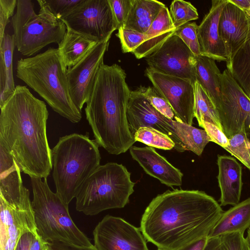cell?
Listing matches in <instances>:
<instances>
[{
    "label": "cell",
    "mask_w": 250,
    "mask_h": 250,
    "mask_svg": "<svg viewBox=\"0 0 250 250\" xmlns=\"http://www.w3.org/2000/svg\"><path fill=\"white\" fill-rule=\"evenodd\" d=\"M223 210L212 196L198 190H168L146 208L140 229L159 250H179L208 237Z\"/></svg>",
    "instance_id": "cell-1"
},
{
    "label": "cell",
    "mask_w": 250,
    "mask_h": 250,
    "mask_svg": "<svg viewBox=\"0 0 250 250\" xmlns=\"http://www.w3.org/2000/svg\"><path fill=\"white\" fill-rule=\"evenodd\" d=\"M0 145L30 178H46L52 169L46 134L45 103L25 86L17 85L0 107Z\"/></svg>",
    "instance_id": "cell-2"
},
{
    "label": "cell",
    "mask_w": 250,
    "mask_h": 250,
    "mask_svg": "<svg viewBox=\"0 0 250 250\" xmlns=\"http://www.w3.org/2000/svg\"><path fill=\"white\" fill-rule=\"evenodd\" d=\"M126 76L118 64L103 63L84 109L95 140L110 154L125 153L136 142L127 120L131 91Z\"/></svg>",
    "instance_id": "cell-3"
},
{
    "label": "cell",
    "mask_w": 250,
    "mask_h": 250,
    "mask_svg": "<svg viewBox=\"0 0 250 250\" xmlns=\"http://www.w3.org/2000/svg\"><path fill=\"white\" fill-rule=\"evenodd\" d=\"M67 69L58 48L49 47L42 53L18 60L16 76L36 92L55 112L77 123L82 116L70 96Z\"/></svg>",
    "instance_id": "cell-4"
},
{
    "label": "cell",
    "mask_w": 250,
    "mask_h": 250,
    "mask_svg": "<svg viewBox=\"0 0 250 250\" xmlns=\"http://www.w3.org/2000/svg\"><path fill=\"white\" fill-rule=\"evenodd\" d=\"M99 146L88 133H74L60 137L51 149L56 193L66 204L76 197L84 182L100 165Z\"/></svg>",
    "instance_id": "cell-5"
},
{
    "label": "cell",
    "mask_w": 250,
    "mask_h": 250,
    "mask_svg": "<svg viewBox=\"0 0 250 250\" xmlns=\"http://www.w3.org/2000/svg\"><path fill=\"white\" fill-rule=\"evenodd\" d=\"M31 201L39 235L49 244L60 243L77 247L93 245L72 220L66 204L50 188L47 179L30 178Z\"/></svg>",
    "instance_id": "cell-6"
},
{
    "label": "cell",
    "mask_w": 250,
    "mask_h": 250,
    "mask_svg": "<svg viewBox=\"0 0 250 250\" xmlns=\"http://www.w3.org/2000/svg\"><path fill=\"white\" fill-rule=\"evenodd\" d=\"M122 164L100 165L85 180L76 197V209L95 215L112 208H124L134 192L135 183Z\"/></svg>",
    "instance_id": "cell-7"
},
{
    "label": "cell",
    "mask_w": 250,
    "mask_h": 250,
    "mask_svg": "<svg viewBox=\"0 0 250 250\" xmlns=\"http://www.w3.org/2000/svg\"><path fill=\"white\" fill-rule=\"evenodd\" d=\"M16 47L22 55L29 57L47 45L58 44L67 30L63 21L43 8L39 14L30 0H17L16 11L11 19Z\"/></svg>",
    "instance_id": "cell-8"
},
{
    "label": "cell",
    "mask_w": 250,
    "mask_h": 250,
    "mask_svg": "<svg viewBox=\"0 0 250 250\" xmlns=\"http://www.w3.org/2000/svg\"><path fill=\"white\" fill-rule=\"evenodd\" d=\"M220 79V97L215 108L222 131L228 139L243 129L250 134V98L227 68Z\"/></svg>",
    "instance_id": "cell-9"
},
{
    "label": "cell",
    "mask_w": 250,
    "mask_h": 250,
    "mask_svg": "<svg viewBox=\"0 0 250 250\" xmlns=\"http://www.w3.org/2000/svg\"><path fill=\"white\" fill-rule=\"evenodd\" d=\"M62 20L66 28L99 42L117 30L109 0H82Z\"/></svg>",
    "instance_id": "cell-10"
},
{
    "label": "cell",
    "mask_w": 250,
    "mask_h": 250,
    "mask_svg": "<svg viewBox=\"0 0 250 250\" xmlns=\"http://www.w3.org/2000/svg\"><path fill=\"white\" fill-rule=\"evenodd\" d=\"M181 39L175 34L154 52L145 57L150 69L158 72L196 82V58Z\"/></svg>",
    "instance_id": "cell-11"
},
{
    "label": "cell",
    "mask_w": 250,
    "mask_h": 250,
    "mask_svg": "<svg viewBox=\"0 0 250 250\" xmlns=\"http://www.w3.org/2000/svg\"><path fill=\"white\" fill-rule=\"evenodd\" d=\"M145 74L170 104L178 120L192 125L194 118V84L188 80L164 74L149 67Z\"/></svg>",
    "instance_id": "cell-12"
},
{
    "label": "cell",
    "mask_w": 250,
    "mask_h": 250,
    "mask_svg": "<svg viewBox=\"0 0 250 250\" xmlns=\"http://www.w3.org/2000/svg\"><path fill=\"white\" fill-rule=\"evenodd\" d=\"M93 235L97 250H149L140 229L120 217L104 216Z\"/></svg>",
    "instance_id": "cell-13"
},
{
    "label": "cell",
    "mask_w": 250,
    "mask_h": 250,
    "mask_svg": "<svg viewBox=\"0 0 250 250\" xmlns=\"http://www.w3.org/2000/svg\"><path fill=\"white\" fill-rule=\"evenodd\" d=\"M110 38L99 42L81 61L67 69L70 96L80 111L90 96L99 69L104 63Z\"/></svg>",
    "instance_id": "cell-14"
},
{
    "label": "cell",
    "mask_w": 250,
    "mask_h": 250,
    "mask_svg": "<svg viewBox=\"0 0 250 250\" xmlns=\"http://www.w3.org/2000/svg\"><path fill=\"white\" fill-rule=\"evenodd\" d=\"M126 114L128 125L133 137L140 127H150L169 136L174 142V149L177 151L182 152L187 150L177 135L174 120L157 111L138 88L131 91Z\"/></svg>",
    "instance_id": "cell-15"
},
{
    "label": "cell",
    "mask_w": 250,
    "mask_h": 250,
    "mask_svg": "<svg viewBox=\"0 0 250 250\" xmlns=\"http://www.w3.org/2000/svg\"><path fill=\"white\" fill-rule=\"evenodd\" d=\"M250 18L246 13L228 0L220 18L219 29L225 46L230 71L235 54L245 43L249 32Z\"/></svg>",
    "instance_id": "cell-16"
},
{
    "label": "cell",
    "mask_w": 250,
    "mask_h": 250,
    "mask_svg": "<svg viewBox=\"0 0 250 250\" xmlns=\"http://www.w3.org/2000/svg\"><path fill=\"white\" fill-rule=\"evenodd\" d=\"M21 170L0 145V199L19 209H32L29 191L23 185Z\"/></svg>",
    "instance_id": "cell-17"
},
{
    "label": "cell",
    "mask_w": 250,
    "mask_h": 250,
    "mask_svg": "<svg viewBox=\"0 0 250 250\" xmlns=\"http://www.w3.org/2000/svg\"><path fill=\"white\" fill-rule=\"evenodd\" d=\"M0 250H16L21 237L37 232L33 209L14 208L0 199Z\"/></svg>",
    "instance_id": "cell-18"
},
{
    "label": "cell",
    "mask_w": 250,
    "mask_h": 250,
    "mask_svg": "<svg viewBox=\"0 0 250 250\" xmlns=\"http://www.w3.org/2000/svg\"><path fill=\"white\" fill-rule=\"evenodd\" d=\"M228 0H213L208 12L197 31L201 55L218 62H227L225 46L220 35L219 24L222 11Z\"/></svg>",
    "instance_id": "cell-19"
},
{
    "label": "cell",
    "mask_w": 250,
    "mask_h": 250,
    "mask_svg": "<svg viewBox=\"0 0 250 250\" xmlns=\"http://www.w3.org/2000/svg\"><path fill=\"white\" fill-rule=\"evenodd\" d=\"M129 152L132 158L147 174L161 183L170 187L182 184L183 174L180 170L157 153L154 147L131 146Z\"/></svg>",
    "instance_id": "cell-20"
},
{
    "label": "cell",
    "mask_w": 250,
    "mask_h": 250,
    "mask_svg": "<svg viewBox=\"0 0 250 250\" xmlns=\"http://www.w3.org/2000/svg\"><path fill=\"white\" fill-rule=\"evenodd\" d=\"M217 165L220 206H235L239 203L242 189V167L235 158L226 155H218Z\"/></svg>",
    "instance_id": "cell-21"
},
{
    "label": "cell",
    "mask_w": 250,
    "mask_h": 250,
    "mask_svg": "<svg viewBox=\"0 0 250 250\" xmlns=\"http://www.w3.org/2000/svg\"><path fill=\"white\" fill-rule=\"evenodd\" d=\"M176 29L170 12L166 6H164L145 33V40L132 53L138 59L145 58L154 52L174 35Z\"/></svg>",
    "instance_id": "cell-22"
},
{
    "label": "cell",
    "mask_w": 250,
    "mask_h": 250,
    "mask_svg": "<svg viewBox=\"0 0 250 250\" xmlns=\"http://www.w3.org/2000/svg\"><path fill=\"white\" fill-rule=\"evenodd\" d=\"M66 28V33L57 48L62 63L67 69L81 61L99 42Z\"/></svg>",
    "instance_id": "cell-23"
},
{
    "label": "cell",
    "mask_w": 250,
    "mask_h": 250,
    "mask_svg": "<svg viewBox=\"0 0 250 250\" xmlns=\"http://www.w3.org/2000/svg\"><path fill=\"white\" fill-rule=\"evenodd\" d=\"M250 227V197L223 212L211 230L208 238L240 232Z\"/></svg>",
    "instance_id": "cell-24"
},
{
    "label": "cell",
    "mask_w": 250,
    "mask_h": 250,
    "mask_svg": "<svg viewBox=\"0 0 250 250\" xmlns=\"http://www.w3.org/2000/svg\"><path fill=\"white\" fill-rule=\"evenodd\" d=\"M165 6L163 2L156 0H132L123 28L145 34Z\"/></svg>",
    "instance_id": "cell-25"
},
{
    "label": "cell",
    "mask_w": 250,
    "mask_h": 250,
    "mask_svg": "<svg viewBox=\"0 0 250 250\" xmlns=\"http://www.w3.org/2000/svg\"><path fill=\"white\" fill-rule=\"evenodd\" d=\"M15 47L14 35L5 33L0 42V107L15 89L13 73V56Z\"/></svg>",
    "instance_id": "cell-26"
},
{
    "label": "cell",
    "mask_w": 250,
    "mask_h": 250,
    "mask_svg": "<svg viewBox=\"0 0 250 250\" xmlns=\"http://www.w3.org/2000/svg\"><path fill=\"white\" fill-rule=\"evenodd\" d=\"M196 81L206 91L215 107L220 97L221 72L215 60L202 55L196 56Z\"/></svg>",
    "instance_id": "cell-27"
},
{
    "label": "cell",
    "mask_w": 250,
    "mask_h": 250,
    "mask_svg": "<svg viewBox=\"0 0 250 250\" xmlns=\"http://www.w3.org/2000/svg\"><path fill=\"white\" fill-rule=\"evenodd\" d=\"M247 39L235 54L230 70L233 78L250 98V18Z\"/></svg>",
    "instance_id": "cell-28"
},
{
    "label": "cell",
    "mask_w": 250,
    "mask_h": 250,
    "mask_svg": "<svg viewBox=\"0 0 250 250\" xmlns=\"http://www.w3.org/2000/svg\"><path fill=\"white\" fill-rule=\"evenodd\" d=\"M173 124L178 138L187 150L200 156L206 145L211 142L206 131L177 120H174Z\"/></svg>",
    "instance_id": "cell-29"
},
{
    "label": "cell",
    "mask_w": 250,
    "mask_h": 250,
    "mask_svg": "<svg viewBox=\"0 0 250 250\" xmlns=\"http://www.w3.org/2000/svg\"><path fill=\"white\" fill-rule=\"evenodd\" d=\"M194 115L201 127L203 121L213 124L222 131L216 110L209 97L197 81L194 84Z\"/></svg>",
    "instance_id": "cell-30"
},
{
    "label": "cell",
    "mask_w": 250,
    "mask_h": 250,
    "mask_svg": "<svg viewBox=\"0 0 250 250\" xmlns=\"http://www.w3.org/2000/svg\"><path fill=\"white\" fill-rule=\"evenodd\" d=\"M135 140L148 146L164 150H170L175 147L172 140L166 134L150 127H141L133 135Z\"/></svg>",
    "instance_id": "cell-31"
},
{
    "label": "cell",
    "mask_w": 250,
    "mask_h": 250,
    "mask_svg": "<svg viewBox=\"0 0 250 250\" xmlns=\"http://www.w3.org/2000/svg\"><path fill=\"white\" fill-rule=\"evenodd\" d=\"M229 140V145L224 149L250 170V140L246 130L243 129Z\"/></svg>",
    "instance_id": "cell-32"
},
{
    "label": "cell",
    "mask_w": 250,
    "mask_h": 250,
    "mask_svg": "<svg viewBox=\"0 0 250 250\" xmlns=\"http://www.w3.org/2000/svg\"><path fill=\"white\" fill-rule=\"evenodd\" d=\"M170 14L176 29L199 17L196 8L190 2L183 0H174L171 2Z\"/></svg>",
    "instance_id": "cell-33"
},
{
    "label": "cell",
    "mask_w": 250,
    "mask_h": 250,
    "mask_svg": "<svg viewBox=\"0 0 250 250\" xmlns=\"http://www.w3.org/2000/svg\"><path fill=\"white\" fill-rule=\"evenodd\" d=\"M138 88L157 111L168 119L178 121L167 101L153 86H140Z\"/></svg>",
    "instance_id": "cell-34"
},
{
    "label": "cell",
    "mask_w": 250,
    "mask_h": 250,
    "mask_svg": "<svg viewBox=\"0 0 250 250\" xmlns=\"http://www.w3.org/2000/svg\"><path fill=\"white\" fill-rule=\"evenodd\" d=\"M82 0H38L40 8L47 11L56 18L65 17Z\"/></svg>",
    "instance_id": "cell-35"
},
{
    "label": "cell",
    "mask_w": 250,
    "mask_h": 250,
    "mask_svg": "<svg viewBox=\"0 0 250 250\" xmlns=\"http://www.w3.org/2000/svg\"><path fill=\"white\" fill-rule=\"evenodd\" d=\"M198 26L196 22H189L177 28L174 33L182 39L195 56L201 55L197 33Z\"/></svg>",
    "instance_id": "cell-36"
},
{
    "label": "cell",
    "mask_w": 250,
    "mask_h": 250,
    "mask_svg": "<svg viewBox=\"0 0 250 250\" xmlns=\"http://www.w3.org/2000/svg\"><path fill=\"white\" fill-rule=\"evenodd\" d=\"M116 34L120 41L123 53L132 52L145 40L146 35L123 27L118 29Z\"/></svg>",
    "instance_id": "cell-37"
},
{
    "label": "cell",
    "mask_w": 250,
    "mask_h": 250,
    "mask_svg": "<svg viewBox=\"0 0 250 250\" xmlns=\"http://www.w3.org/2000/svg\"><path fill=\"white\" fill-rule=\"evenodd\" d=\"M220 237V250H250L244 233L240 232H232Z\"/></svg>",
    "instance_id": "cell-38"
},
{
    "label": "cell",
    "mask_w": 250,
    "mask_h": 250,
    "mask_svg": "<svg viewBox=\"0 0 250 250\" xmlns=\"http://www.w3.org/2000/svg\"><path fill=\"white\" fill-rule=\"evenodd\" d=\"M117 24V30L123 27L131 7L132 0H109Z\"/></svg>",
    "instance_id": "cell-39"
},
{
    "label": "cell",
    "mask_w": 250,
    "mask_h": 250,
    "mask_svg": "<svg viewBox=\"0 0 250 250\" xmlns=\"http://www.w3.org/2000/svg\"><path fill=\"white\" fill-rule=\"evenodd\" d=\"M17 2V0H0V42L2 41L10 18L14 15Z\"/></svg>",
    "instance_id": "cell-40"
},
{
    "label": "cell",
    "mask_w": 250,
    "mask_h": 250,
    "mask_svg": "<svg viewBox=\"0 0 250 250\" xmlns=\"http://www.w3.org/2000/svg\"><path fill=\"white\" fill-rule=\"evenodd\" d=\"M201 127H203L206 131L210 139L211 142L218 144L224 148L228 146L229 143V139L216 125L203 121Z\"/></svg>",
    "instance_id": "cell-41"
},
{
    "label": "cell",
    "mask_w": 250,
    "mask_h": 250,
    "mask_svg": "<svg viewBox=\"0 0 250 250\" xmlns=\"http://www.w3.org/2000/svg\"><path fill=\"white\" fill-rule=\"evenodd\" d=\"M49 243L45 242L37 232H30L29 250H46Z\"/></svg>",
    "instance_id": "cell-42"
},
{
    "label": "cell",
    "mask_w": 250,
    "mask_h": 250,
    "mask_svg": "<svg viewBox=\"0 0 250 250\" xmlns=\"http://www.w3.org/2000/svg\"><path fill=\"white\" fill-rule=\"evenodd\" d=\"M58 250H97L94 245L89 247H77L67 245L60 243L51 244Z\"/></svg>",
    "instance_id": "cell-43"
},
{
    "label": "cell",
    "mask_w": 250,
    "mask_h": 250,
    "mask_svg": "<svg viewBox=\"0 0 250 250\" xmlns=\"http://www.w3.org/2000/svg\"><path fill=\"white\" fill-rule=\"evenodd\" d=\"M208 240V237H205L192 242L179 250H204Z\"/></svg>",
    "instance_id": "cell-44"
},
{
    "label": "cell",
    "mask_w": 250,
    "mask_h": 250,
    "mask_svg": "<svg viewBox=\"0 0 250 250\" xmlns=\"http://www.w3.org/2000/svg\"><path fill=\"white\" fill-rule=\"evenodd\" d=\"M204 250H220V237L208 238Z\"/></svg>",
    "instance_id": "cell-45"
},
{
    "label": "cell",
    "mask_w": 250,
    "mask_h": 250,
    "mask_svg": "<svg viewBox=\"0 0 250 250\" xmlns=\"http://www.w3.org/2000/svg\"><path fill=\"white\" fill-rule=\"evenodd\" d=\"M30 233H26L21 237L16 250H29Z\"/></svg>",
    "instance_id": "cell-46"
},
{
    "label": "cell",
    "mask_w": 250,
    "mask_h": 250,
    "mask_svg": "<svg viewBox=\"0 0 250 250\" xmlns=\"http://www.w3.org/2000/svg\"><path fill=\"white\" fill-rule=\"evenodd\" d=\"M230 2L233 3L237 7L244 11H248L250 7V0H229Z\"/></svg>",
    "instance_id": "cell-47"
},
{
    "label": "cell",
    "mask_w": 250,
    "mask_h": 250,
    "mask_svg": "<svg viewBox=\"0 0 250 250\" xmlns=\"http://www.w3.org/2000/svg\"><path fill=\"white\" fill-rule=\"evenodd\" d=\"M247 233H248V234H247V237L246 239L248 241V244L249 245V247H250V227L248 229Z\"/></svg>",
    "instance_id": "cell-48"
},
{
    "label": "cell",
    "mask_w": 250,
    "mask_h": 250,
    "mask_svg": "<svg viewBox=\"0 0 250 250\" xmlns=\"http://www.w3.org/2000/svg\"><path fill=\"white\" fill-rule=\"evenodd\" d=\"M46 250H57V249H55L54 248H53L50 244H49V246H48V247L47 248V249H46Z\"/></svg>",
    "instance_id": "cell-49"
},
{
    "label": "cell",
    "mask_w": 250,
    "mask_h": 250,
    "mask_svg": "<svg viewBox=\"0 0 250 250\" xmlns=\"http://www.w3.org/2000/svg\"><path fill=\"white\" fill-rule=\"evenodd\" d=\"M248 16L250 18V7L249 10L245 12Z\"/></svg>",
    "instance_id": "cell-50"
},
{
    "label": "cell",
    "mask_w": 250,
    "mask_h": 250,
    "mask_svg": "<svg viewBox=\"0 0 250 250\" xmlns=\"http://www.w3.org/2000/svg\"><path fill=\"white\" fill-rule=\"evenodd\" d=\"M250 140V134H247Z\"/></svg>",
    "instance_id": "cell-51"
},
{
    "label": "cell",
    "mask_w": 250,
    "mask_h": 250,
    "mask_svg": "<svg viewBox=\"0 0 250 250\" xmlns=\"http://www.w3.org/2000/svg\"><path fill=\"white\" fill-rule=\"evenodd\" d=\"M158 250H159V249H158Z\"/></svg>",
    "instance_id": "cell-52"
}]
</instances>
